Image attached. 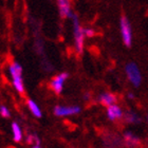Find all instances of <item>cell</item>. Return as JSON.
<instances>
[{
	"instance_id": "1",
	"label": "cell",
	"mask_w": 148,
	"mask_h": 148,
	"mask_svg": "<svg viewBox=\"0 0 148 148\" xmlns=\"http://www.w3.org/2000/svg\"><path fill=\"white\" fill-rule=\"evenodd\" d=\"M8 73L11 78V83H12L13 88L19 93V94H23L25 92V82H23V70H22V66L18 62H11L8 66Z\"/></svg>"
},
{
	"instance_id": "2",
	"label": "cell",
	"mask_w": 148,
	"mask_h": 148,
	"mask_svg": "<svg viewBox=\"0 0 148 148\" xmlns=\"http://www.w3.org/2000/svg\"><path fill=\"white\" fill-rule=\"evenodd\" d=\"M72 25H73V38H74V51L77 55H82L85 50V32L80 25L78 16L74 13L72 16Z\"/></svg>"
},
{
	"instance_id": "3",
	"label": "cell",
	"mask_w": 148,
	"mask_h": 148,
	"mask_svg": "<svg viewBox=\"0 0 148 148\" xmlns=\"http://www.w3.org/2000/svg\"><path fill=\"white\" fill-rule=\"evenodd\" d=\"M125 74L127 79L131 84V86L134 88H139L142 84V73L140 70L139 66L136 62H130L125 66Z\"/></svg>"
},
{
	"instance_id": "4",
	"label": "cell",
	"mask_w": 148,
	"mask_h": 148,
	"mask_svg": "<svg viewBox=\"0 0 148 148\" xmlns=\"http://www.w3.org/2000/svg\"><path fill=\"white\" fill-rule=\"evenodd\" d=\"M120 32L123 43L127 48H130V47L132 46V28H131L130 21L125 15L121 16L120 18Z\"/></svg>"
},
{
	"instance_id": "5",
	"label": "cell",
	"mask_w": 148,
	"mask_h": 148,
	"mask_svg": "<svg viewBox=\"0 0 148 148\" xmlns=\"http://www.w3.org/2000/svg\"><path fill=\"white\" fill-rule=\"evenodd\" d=\"M68 78L69 73H67V72H62V73L56 74L55 76H53L49 82L50 89L52 90L55 94H57V95L62 94V91H64L65 84Z\"/></svg>"
},
{
	"instance_id": "6",
	"label": "cell",
	"mask_w": 148,
	"mask_h": 148,
	"mask_svg": "<svg viewBox=\"0 0 148 148\" xmlns=\"http://www.w3.org/2000/svg\"><path fill=\"white\" fill-rule=\"evenodd\" d=\"M82 111V108L79 106L71 105V106H62L57 105L53 109V113L54 115L58 117L62 116H70V115H76Z\"/></svg>"
},
{
	"instance_id": "7",
	"label": "cell",
	"mask_w": 148,
	"mask_h": 148,
	"mask_svg": "<svg viewBox=\"0 0 148 148\" xmlns=\"http://www.w3.org/2000/svg\"><path fill=\"white\" fill-rule=\"evenodd\" d=\"M56 5L58 15L62 19H71L74 15V12L72 11V3L71 0H56Z\"/></svg>"
},
{
	"instance_id": "8",
	"label": "cell",
	"mask_w": 148,
	"mask_h": 148,
	"mask_svg": "<svg viewBox=\"0 0 148 148\" xmlns=\"http://www.w3.org/2000/svg\"><path fill=\"white\" fill-rule=\"evenodd\" d=\"M97 102L107 108V107H110V106L116 104L117 96L112 92H103L97 96Z\"/></svg>"
},
{
	"instance_id": "9",
	"label": "cell",
	"mask_w": 148,
	"mask_h": 148,
	"mask_svg": "<svg viewBox=\"0 0 148 148\" xmlns=\"http://www.w3.org/2000/svg\"><path fill=\"white\" fill-rule=\"evenodd\" d=\"M106 114H107L108 120L112 121V122L119 121L124 117V111L122 110V108H121L117 104L110 106V107H107V109H106Z\"/></svg>"
},
{
	"instance_id": "10",
	"label": "cell",
	"mask_w": 148,
	"mask_h": 148,
	"mask_svg": "<svg viewBox=\"0 0 148 148\" xmlns=\"http://www.w3.org/2000/svg\"><path fill=\"white\" fill-rule=\"evenodd\" d=\"M123 140L124 143L127 147L130 148H136L140 145V139L139 136H136L134 133L131 131H125L123 134Z\"/></svg>"
},
{
	"instance_id": "11",
	"label": "cell",
	"mask_w": 148,
	"mask_h": 148,
	"mask_svg": "<svg viewBox=\"0 0 148 148\" xmlns=\"http://www.w3.org/2000/svg\"><path fill=\"white\" fill-rule=\"evenodd\" d=\"M27 106H28L29 110L31 111V113L34 115L37 119H40L42 116V111L40 109V107L37 105V103L35 101H33L32 99H27Z\"/></svg>"
},
{
	"instance_id": "12",
	"label": "cell",
	"mask_w": 148,
	"mask_h": 148,
	"mask_svg": "<svg viewBox=\"0 0 148 148\" xmlns=\"http://www.w3.org/2000/svg\"><path fill=\"white\" fill-rule=\"evenodd\" d=\"M123 119L128 124H138L141 122V117L139 116V114L132 110H127L126 112H124Z\"/></svg>"
},
{
	"instance_id": "13",
	"label": "cell",
	"mask_w": 148,
	"mask_h": 148,
	"mask_svg": "<svg viewBox=\"0 0 148 148\" xmlns=\"http://www.w3.org/2000/svg\"><path fill=\"white\" fill-rule=\"evenodd\" d=\"M11 128H12L13 140L17 143L21 142L22 138H23V134H22L21 127L19 126V124L16 123V122H13L12 125H11Z\"/></svg>"
},
{
	"instance_id": "14",
	"label": "cell",
	"mask_w": 148,
	"mask_h": 148,
	"mask_svg": "<svg viewBox=\"0 0 148 148\" xmlns=\"http://www.w3.org/2000/svg\"><path fill=\"white\" fill-rule=\"evenodd\" d=\"M34 49H35V52L38 54V55H43V53H45V45H43L42 40L41 39H36L34 42Z\"/></svg>"
},
{
	"instance_id": "15",
	"label": "cell",
	"mask_w": 148,
	"mask_h": 148,
	"mask_svg": "<svg viewBox=\"0 0 148 148\" xmlns=\"http://www.w3.org/2000/svg\"><path fill=\"white\" fill-rule=\"evenodd\" d=\"M27 144L29 145H40V140L36 134H28L27 136Z\"/></svg>"
},
{
	"instance_id": "16",
	"label": "cell",
	"mask_w": 148,
	"mask_h": 148,
	"mask_svg": "<svg viewBox=\"0 0 148 148\" xmlns=\"http://www.w3.org/2000/svg\"><path fill=\"white\" fill-rule=\"evenodd\" d=\"M0 115L3 117V119H10L11 117V112H10L9 108L4 105L0 106Z\"/></svg>"
},
{
	"instance_id": "17",
	"label": "cell",
	"mask_w": 148,
	"mask_h": 148,
	"mask_svg": "<svg viewBox=\"0 0 148 148\" xmlns=\"http://www.w3.org/2000/svg\"><path fill=\"white\" fill-rule=\"evenodd\" d=\"M84 32H85V36L87 38H92L95 36L96 32L93 28H84Z\"/></svg>"
},
{
	"instance_id": "18",
	"label": "cell",
	"mask_w": 148,
	"mask_h": 148,
	"mask_svg": "<svg viewBox=\"0 0 148 148\" xmlns=\"http://www.w3.org/2000/svg\"><path fill=\"white\" fill-rule=\"evenodd\" d=\"M83 99H85V101H89L90 99V93L89 92H86L85 94H84Z\"/></svg>"
},
{
	"instance_id": "19",
	"label": "cell",
	"mask_w": 148,
	"mask_h": 148,
	"mask_svg": "<svg viewBox=\"0 0 148 148\" xmlns=\"http://www.w3.org/2000/svg\"><path fill=\"white\" fill-rule=\"evenodd\" d=\"M127 97H128L129 99H136V95H134L132 92H129L128 94H127Z\"/></svg>"
},
{
	"instance_id": "20",
	"label": "cell",
	"mask_w": 148,
	"mask_h": 148,
	"mask_svg": "<svg viewBox=\"0 0 148 148\" xmlns=\"http://www.w3.org/2000/svg\"><path fill=\"white\" fill-rule=\"evenodd\" d=\"M32 148H41V147H40V145H33Z\"/></svg>"
},
{
	"instance_id": "21",
	"label": "cell",
	"mask_w": 148,
	"mask_h": 148,
	"mask_svg": "<svg viewBox=\"0 0 148 148\" xmlns=\"http://www.w3.org/2000/svg\"><path fill=\"white\" fill-rule=\"evenodd\" d=\"M147 121H148V115H147Z\"/></svg>"
}]
</instances>
